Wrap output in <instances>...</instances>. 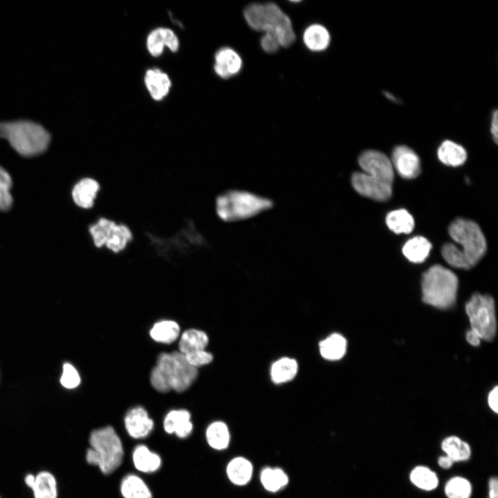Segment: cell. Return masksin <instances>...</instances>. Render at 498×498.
<instances>
[{"instance_id":"obj_1","label":"cell","mask_w":498,"mask_h":498,"mask_svg":"<svg viewBox=\"0 0 498 498\" xmlns=\"http://www.w3.org/2000/svg\"><path fill=\"white\" fill-rule=\"evenodd\" d=\"M358 163L363 172H354L351 184L360 195L376 201H385L392 194L394 169L391 160L376 150H367L359 156Z\"/></svg>"},{"instance_id":"obj_2","label":"cell","mask_w":498,"mask_h":498,"mask_svg":"<svg viewBox=\"0 0 498 498\" xmlns=\"http://www.w3.org/2000/svg\"><path fill=\"white\" fill-rule=\"evenodd\" d=\"M452 239L460 244L447 243L442 247L444 259L452 266L470 269L475 266L486 251V241L479 226L472 221L459 218L449 227Z\"/></svg>"},{"instance_id":"obj_3","label":"cell","mask_w":498,"mask_h":498,"mask_svg":"<svg viewBox=\"0 0 498 498\" xmlns=\"http://www.w3.org/2000/svg\"><path fill=\"white\" fill-rule=\"evenodd\" d=\"M246 23L256 31L274 35L281 47H288L295 40L289 17L275 3H254L243 10Z\"/></svg>"},{"instance_id":"obj_4","label":"cell","mask_w":498,"mask_h":498,"mask_svg":"<svg viewBox=\"0 0 498 498\" xmlns=\"http://www.w3.org/2000/svg\"><path fill=\"white\" fill-rule=\"evenodd\" d=\"M273 205V201L258 194L232 190L218 195L215 210L218 217L225 222H234L257 216Z\"/></svg>"},{"instance_id":"obj_5","label":"cell","mask_w":498,"mask_h":498,"mask_svg":"<svg viewBox=\"0 0 498 498\" xmlns=\"http://www.w3.org/2000/svg\"><path fill=\"white\" fill-rule=\"evenodd\" d=\"M89 443L86 460L89 464L98 466L104 474L112 473L121 465L124 456L122 443L112 426L93 430Z\"/></svg>"},{"instance_id":"obj_6","label":"cell","mask_w":498,"mask_h":498,"mask_svg":"<svg viewBox=\"0 0 498 498\" xmlns=\"http://www.w3.org/2000/svg\"><path fill=\"white\" fill-rule=\"evenodd\" d=\"M423 301L439 308H448L456 300L458 278L450 270L434 265L422 276Z\"/></svg>"},{"instance_id":"obj_7","label":"cell","mask_w":498,"mask_h":498,"mask_svg":"<svg viewBox=\"0 0 498 498\" xmlns=\"http://www.w3.org/2000/svg\"><path fill=\"white\" fill-rule=\"evenodd\" d=\"M1 130L0 135L6 137L21 156H31L42 153L49 143L48 133L32 122H18L17 126L16 123L12 127Z\"/></svg>"},{"instance_id":"obj_8","label":"cell","mask_w":498,"mask_h":498,"mask_svg":"<svg viewBox=\"0 0 498 498\" xmlns=\"http://www.w3.org/2000/svg\"><path fill=\"white\" fill-rule=\"evenodd\" d=\"M156 366L163 373L170 389L176 392L187 390L199 374L198 369L190 365L185 355L178 351L160 353Z\"/></svg>"},{"instance_id":"obj_9","label":"cell","mask_w":498,"mask_h":498,"mask_svg":"<svg viewBox=\"0 0 498 498\" xmlns=\"http://www.w3.org/2000/svg\"><path fill=\"white\" fill-rule=\"evenodd\" d=\"M465 311L471 330L476 332L481 340H492L497 329L493 299L487 295L474 294L466 303Z\"/></svg>"},{"instance_id":"obj_10","label":"cell","mask_w":498,"mask_h":498,"mask_svg":"<svg viewBox=\"0 0 498 498\" xmlns=\"http://www.w3.org/2000/svg\"><path fill=\"white\" fill-rule=\"evenodd\" d=\"M392 167L404 178H416L421 172V161L418 155L409 147L399 145L392 152Z\"/></svg>"},{"instance_id":"obj_11","label":"cell","mask_w":498,"mask_h":498,"mask_svg":"<svg viewBox=\"0 0 498 498\" xmlns=\"http://www.w3.org/2000/svg\"><path fill=\"white\" fill-rule=\"evenodd\" d=\"M124 423L128 434L136 439L149 436L154 427V421L141 406L131 408L124 416Z\"/></svg>"},{"instance_id":"obj_12","label":"cell","mask_w":498,"mask_h":498,"mask_svg":"<svg viewBox=\"0 0 498 498\" xmlns=\"http://www.w3.org/2000/svg\"><path fill=\"white\" fill-rule=\"evenodd\" d=\"M146 45L151 55L158 57L161 55L165 46L172 52H176L179 48V41L172 30L160 27L154 29L149 33Z\"/></svg>"},{"instance_id":"obj_13","label":"cell","mask_w":498,"mask_h":498,"mask_svg":"<svg viewBox=\"0 0 498 498\" xmlns=\"http://www.w3.org/2000/svg\"><path fill=\"white\" fill-rule=\"evenodd\" d=\"M242 59L239 53L230 47L219 49L214 55V70L223 79L236 75L242 68Z\"/></svg>"},{"instance_id":"obj_14","label":"cell","mask_w":498,"mask_h":498,"mask_svg":"<svg viewBox=\"0 0 498 498\" xmlns=\"http://www.w3.org/2000/svg\"><path fill=\"white\" fill-rule=\"evenodd\" d=\"M163 428L167 434L178 438L187 437L193 430L190 413L184 409L170 410L164 418Z\"/></svg>"},{"instance_id":"obj_15","label":"cell","mask_w":498,"mask_h":498,"mask_svg":"<svg viewBox=\"0 0 498 498\" xmlns=\"http://www.w3.org/2000/svg\"><path fill=\"white\" fill-rule=\"evenodd\" d=\"M100 189L97 180L89 177L82 178L73 188V201L80 208L90 209L93 207Z\"/></svg>"},{"instance_id":"obj_16","label":"cell","mask_w":498,"mask_h":498,"mask_svg":"<svg viewBox=\"0 0 498 498\" xmlns=\"http://www.w3.org/2000/svg\"><path fill=\"white\" fill-rule=\"evenodd\" d=\"M144 81L149 93L155 100H163L172 86V82L167 74L156 68L147 71Z\"/></svg>"},{"instance_id":"obj_17","label":"cell","mask_w":498,"mask_h":498,"mask_svg":"<svg viewBox=\"0 0 498 498\" xmlns=\"http://www.w3.org/2000/svg\"><path fill=\"white\" fill-rule=\"evenodd\" d=\"M132 460L135 468L144 473L154 472L160 468L162 464L160 456L142 444L138 445L133 449Z\"/></svg>"},{"instance_id":"obj_18","label":"cell","mask_w":498,"mask_h":498,"mask_svg":"<svg viewBox=\"0 0 498 498\" xmlns=\"http://www.w3.org/2000/svg\"><path fill=\"white\" fill-rule=\"evenodd\" d=\"M302 39L308 49L320 52L327 48L330 44L331 36L324 26L319 24H313L305 29Z\"/></svg>"},{"instance_id":"obj_19","label":"cell","mask_w":498,"mask_h":498,"mask_svg":"<svg viewBox=\"0 0 498 498\" xmlns=\"http://www.w3.org/2000/svg\"><path fill=\"white\" fill-rule=\"evenodd\" d=\"M180 332V326L176 321L163 320L154 324L149 330V335L155 342L172 344L179 338Z\"/></svg>"},{"instance_id":"obj_20","label":"cell","mask_w":498,"mask_h":498,"mask_svg":"<svg viewBox=\"0 0 498 498\" xmlns=\"http://www.w3.org/2000/svg\"><path fill=\"white\" fill-rule=\"evenodd\" d=\"M120 490L123 498H153L145 482L134 474H128L122 478Z\"/></svg>"},{"instance_id":"obj_21","label":"cell","mask_w":498,"mask_h":498,"mask_svg":"<svg viewBox=\"0 0 498 498\" xmlns=\"http://www.w3.org/2000/svg\"><path fill=\"white\" fill-rule=\"evenodd\" d=\"M438 158L443 164L457 167L463 165L467 158V152L461 145L451 141L445 140L439 146Z\"/></svg>"},{"instance_id":"obj_22","label":"cell","mask_w":498,"mask_h":498,"mask_svg":"<svg viewBox=\"0 0 498 498\" xmlns=\"http://www.w3.org/2000/svg\"><path fill=\"white\" fill-rule=\"evenodd\" d=\"M209 342L207 333L196 329H189L183 332L178 341V351L183 354L205 349Z\"/></svg>"},{"instance_id":"obj_23","label":"cell","mask_w":498,"mask_h":498,"mask_svg":"<svg viewBox=\"0 0 498 498\" xmlns=\"http://www.w3.org/2000/svg\"><path fill=\"white\" fill-rule=\"evenodd\" d=\"M431 243L425 237L417 236L409 239L403 247L404 256L413 263H421L428 257Z\"/></svg>"},{"instance_id":"obj_24","label":"cell","mask_w":498,"mask_h":498,"mask_svg":"<svg viewBox=\"0 0 498 498\" xmlns=\"http://www.w3.org/2000/svg\"><path fill=\"white\" fill-rule=\"evenodd\" d=\"M321 356L329 360L342 358L347 349V340L339 333H333L319 343Z\"/></svg>"},{"instance_id":"obj_25","label":"cell","mask_w":498,"mask_h":498,"mask_svg":"<svg viewBox=\"0 0 498 498\" xmlns=\"http://www.w3.org/2000/svg\"><path fill=\"white\" fill-rule=\"evenodd\" d=\"M297 370L298 364L295 359L288 357L282 358L272 365L271 379L276 384L288 382L294 378Z\"/></svg>"},{"instance_id":"obj_26","label":"cell","mask_w":498,"mask_h":498,"mask_svg":"<svg viewBox=\"0 0 498 498\" xmlns=\"http://www.w3.org/2000/svg\"><path fill=\"white\" fill-rule=\"evenodd\" d=\"M441 448L453 462L466 461L471 455L469 444L455 436L445 438L441 442Z\"/></svg>"},{"instance_id":"obj_27","label":"cell","mask_w":498,"mask_h":498,"mask_svg":"<svg viewBox=\"0 0 498 498\" xmlns=\"http://www.w3.org/2000/svg\"><path fill=\"white\" fill-rule=\"evenodd\" d=\"M133 240V235L131 228L127 224L117 223L105 244V248L113 254H117L127 249L128 244Z\"/></svg>"},{"instance_id":"obj_28","label":"cell","mask_w":498,"mask_h":498,"mask_svg":"<svg viewBox=\"0 0 498 498\" xmlns=\"http://www.w3.org/2000/svg\"><path fill=\"white\" fill-rule=\"evenodd\" d=\"M226 472L233 483L244 485L252 477V466L248 460L243 457H237L229 462Z\"/></svg>"},{"instance_id":"obj_29","label":"cell","mask_w":498,"mask_h":498,"mask_svg":"<svg viewBox=\"0 0 498 498\" xmlns=\"http://www.w3.org/2000/svg\"><path fill=\"white\" fill-rule=\"evenodd\" d=\"M34 498H57V488L55 477L48 471H42L35 476L32 488Z\"/></svg>"},{"instance_id":"obj_30","label":"cell","mask_w":498,"mask_h":498,"mask_svg":"<svg viewBox=\"0 0 498 498\" xmlns=\"http://www.w3.org/2000/svg\"><path fill=\"white\" fill-rule=\"evenodd\" d=\"M386 223L387 227L396 234H409L414 228V218L404 209L389 212L386 216Z\"/></svg>"},{"instance_id":"obj_31","label":"cell","mask_w":498,"mask_h":498,"mask_svg":"<svg viewBox=\"0 0 498 498\" xmlns=\"http://www.w3.org/2000/svg\"><path fill=\"white\" fill-rule=\"evenodd\" d=\"M116 224L115 221L101 216L89 226V232L96 248L105 246Z\"/></svg>"},{"instance_id":"obj_32","label":"cell","mask_w":498,"mask_h":498,"mask_svg":"<svg viewBox=\"0 0 498 498\" xmlns=\"http://www.w3.org/2000/svg\"><path fill=\"white\" fill-rule=\"evenodd\" d=\"M209 445L218 450L225 449L230 441V434L227 425L222 421L210 423L205 432Z\"/></svg>"},{"instance_id":"obj_33","label":"cell","mask_w":498,"mask_h":498,"mask_svg":"<svg viewBox=\"0 0 498 498\" xmlns=\"http://www.w3.org/2000/svg\"><path fill=\"white\" fill-rule=\"evenodd\" d=\"M409 478L414 485L424 490H432L439 483L436 473L425 466L414 468Z\"/></svg>"},{"instance_id":"obj_34","label":"cell","mask_w":498,"mask_h":498,"mask_svg":"<svg viewBox=\"0 0 498 498\" xmlns=\"http://www.w3.org/2000/svg\"><path fill=\"white\" fill-rule=\"evenodd\" d=\"M261 481L268 491L276 492L285 486L288 481V476L280 468H266L261 472Z\"/></svg>"},{"instance_id":"obj_35","label":"cell","mask_w":498,"mask_h":498,"mask_svg":"<svg viewBox=\"0 0 498 498\" xmlns=\"http://www.w3.org/2000/svg\"><path fill=\"white\" fill-rule=\"evenodd\" d=\"M471 492L470 483L461 477L450 479L445 486V493L448 498H470Z\"/></svg>"},{"instance_id":"obj_36","label":"cell","mask_w":498,"mask_h":498,"mask_svg":"<svg viewBox=\"0 0 498 498\" xmlns=\"http://www.w3.org/2000/svg\"><path fill=\"white\" fill-rule=\"evenodd\" d=\"M12 178L9 173L0 166V210H8L12 204L10 194Z\"/></svg>"},{"instance_id":"obj_37","label":"cell","mask_w":498,"mask_h":498,"mask_svg":"<svg viewBox=\"0 0 498 498\" xmlns=\"http://www.w3.org/2000/svg\"><path fill=\"white\" fill-rule=\"evenodd\" d=\"M62 386L67 389L77 387L80 383V377L76 369L69 363L63 365V372L60 378Z\"/></svg>"},{"instance_id":"obj_38","label":"cell","mask_w":498,"mask_h":498,"mask_svg":"<svg viewBox=\"0 0 498 498\" xmlns=\"http://www.w3.org/2000/svg\"><path fill=\"white\" fill-rule=\"evenodd\" d=\"M184 355L187 362L197 369L210 363L213 360L212 353L205 349L194 351Z\"/></svg>"},{"instance_id":"obj_39","label":"cell","mask_w":498,"mask_h":498,"mask_svg":"<svg viewBox=\"0 0 498 498\" xmlns=\"http://www.w3.org/2000/svg\"><path fill=\"white\" fill-rule=\"evenodd\" d=\"M149 379L151 386L156 391L166 393L171 390L163 373L156 365L151 371Z\"/></svg>"},{"instance_id":"obj_40","label":"cell","mask_w":498,"mask_h":498,"mask_svg":"<svg viewBox=\"0 0 498 498\" xmlns=\"http://www.w3.org/2000/svg\"><path fill=\"white\" fill-rule=\"evenodd\" d=\"M262 49L268 53H274L281 47L277 37L271 34L266 33L260 40Z\"/></svg>"},{"instance_id":"obj_41","label":"cell","mask_w":498,"mask_h":498,"mask_svg":"<svg viewBox=\"0 0 498 498\" xmlns=\"http://www.w3.org/2000/svg\"><path fill=\"white\" fill-rule=\"evenodd\" d=\"M498 387L496 386L492 391L490 392L488 397V405L490 407V409L495 412V413H497L498 412Z\"/></svg>"},{"instance_id":"obj_42","label":"cell","mask_w":498,"mask_h":498,"mask_svg":"<svg viewBox=\"0 0 498 498\" xmlns=\"http://www.w3.org/2000/svg\"><path fill=\"white\" fill-rule=\"evenodd\" d=\"M490 133L495 143L498 142V111L495 110L492 114L490 122Z\"/></svg>"},{"instance_id":"obj_43","label":"cell","mask_w":498,"mask_h":498,"mask_svg":"<svg viewBox=\"0 0 498 498\" xmlns=\"http://www.w3.org/2000/svg\"><path fill=\"white\" fill-rule=\"evenodd\" d=\"M489 498H498V481L497 477H491L488 482Z\"/></svg>"},{"instance_id":"obj_44","label":"cell","mask_w":498,"mask_h":498,"mask_svg":"<svg viewBox=\"0 0 498 498\" xmlns=\"http://www.w3.org/2000/svg\"><path fill=\"white\" fill-rule=\"evenodd\" d=\"M466 340L469 344L474 347H477L480 344L481 339L476 332L470 329L466 334Z\"/></svg>"},{"instance_id":"obj_45","label":"cell","mask_w":498,"mask_h":498,"mask_svg":"<svg viewBox=\"0 0 498 498\" xmlns=\"http://www.w3.org/2000/svg\"><path fill=\"white\" fill-rule=\"evenodd\" d=\"M453 463L454 462L446 455L440 456L438 459L439 465L443 469L450 468Z\"/></svg>"},{"instance_id":"obj_46","label":"cell","mask_w":498,"mask_h":498,"mask_svg":"<svg viewBox=\"0 0 498 498\" xmlns=\"http://www.w3.org/2000/svg\"><path fill=\"white\" fill-rule=\"evenodd\" d=\"M35 481V476L33 474H27L24 479L25 483L31 490L33 488Z\"/></svg>"}]
</instances>
